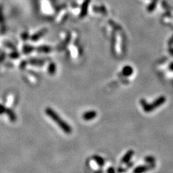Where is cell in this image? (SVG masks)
<instances>
[{"mask_svg": "<svg viewBox=\"0 0 173 173\" xmlns=\"http://www.w3.org/2000/svg\"><path fill=\"white\" fill-rule=\"evenodd\" d=\"M46 113L49 117L52 119L53 121L57 124L58 126H60V128L64 132L68 134L72 132V128L70 125H69L65 121L62 120V119L58 115V113L53 110L51 108H46Z\"/></svg>", "mask_w": 173, "mask_h": 173, "instance_id": "obj_1", "label": "cell"}, {"mask_svg": "<svg viewBox=\"0 0 173 173\" xmlns=\"http://www.w3.org/2000/svg\"><path fill=\"white\" fill-rule=\"evenodd\" d=\"M165 101H166V98H165L164 97H159L158 99L156 100L155 101H154L152 105L147 104L144 100H142L141 103L143 106L144 111L148 112H150V111H151V110H154V108L158 107H159V106H160L161 105L163 104V103L165 102Z\"/></svg>", "mask_w": 173, "mask_h": 173, "instance_id": "obj_2", "label": "cell"}, {"mask_svg": "<svg viewBox=\"0 0 173 173\" xmlns=\"http://www.w3.org/2000/svg\"><path fill=\"white\" fill-rule=\"evenodd\" d=\"M154 167H155V164L139 166L133 170V173H144L148 172L149 170L153 169Z\"/></svg>", "mask_w": 173, "mask_h": 173, "instance_id": "obj_3", "label": "cell"}, {"mask_svg": "<svg viewBox=\"0 0 173 173\" xmlns=\"http://www.w3.org/2000/svg\"><path fill=\"white\" fill-rule=\"evenodd\" d=\"M133 154H134V151L133 150V149H130V150H128L123 157L122 163H123V164L129 163L130 161V160L132 158Z\"/></svg>", "mask_w": 173, "mask_h": 173, "instance_id": "obj_4", "label": "cell"}, {"mask_svg": "<svg viewBox=\"0 0 173 173\" xmlns=\"http://www.w3.org/2000/svg\"><path fill=\"white\" fill-rule=\"evenodd\" d=\"M97 116V113L95 111H89L84 113L83 118L86 121H90Z\"/></svg>", "mask_w": 173, "mask_h": 173, "instance_id": "obj_5", "label": "cell"}, {"mask_svg": "<svg viewBox=\"0 0 173 173\" xmlns=\"http://www.w3.org/2000/svg\"><path fill=\"white\" fill-rule=\"evenodd\" d=\"M90 0H86L85 2L84 3L82 7V10H81V13H80V17H84L86 16L87 13V9H88V6L90 3Z\"/></svg>", "mask_w": 173, "mask_h": 173, "instance_id": "obj_6", "label": "cell"}, {"mask_svg": "<svg viewBox=\"0 0 173 173\" xmlns=\"http://www.w3.org/2000/svg\"><path fill=\"white\" fill-rule=\"evenodd\" d=\"M93 159H94V160L96 162V164L99 167H103L105 165V160L101 156L98 155H94L93 156Z\"/></svg>", "mask_w": 173, "mask_h": 173, "instance_id": "obj_7", "label": "cell"}, {"mask_svg": "<svg viewBox=\"0 0 173 173\" xmlns=\"http://www.w3.org/2000/svg\"><path fill=\"white\" fill-rule=\"evenodd\" d=\"M46 30H42L40 31L39 32H38L37 33H35V35H33L31 38H32V40H37L38 39H39L42 36L46 34Z\"/></svg>", "mask_w": 173, "mask_h": 173, "instance_id": "obj_8", "label": "cell"}, {"mask_svg": "<svg viewBox=\"0 0 173 173\" xmlns=\"http://www.w3.org/2000/svg\"><path fill=\"white\" fill-rule=\"evenodd\" d=\"M5 112L7 113V115L9 116L10 121H12V122H15V121H16V115H15L14 112H13L12 110L9 109V108H8V109L7 108L6 112Z\"/></svg>", "mask_w": 173, "mask_h": 173, "instance_id": "obj_9", "label": "cell"}, {"mask_svg": "<svg viewBox=\"0 0 173 173\" xmlns=\"http://www.w3.org/2000/svg\"><path fill=\"white\" fill-rule=\"evenodd\" d=\"M123 73L126 76H130L133 73V69L130 66H126L123 69Z\"/></svg>", "mask_w": 173, "mask_h": 173, "instance_id": "obj_10", "label": "cell"}, {"mask_svg": "<svg viewBox=\"0 0 173 173\" xmlns=\"http://www.w3.org/2000/svg\"><path fill=\"white\" fill-rule=\"evenodd\" d=\"M144 160L148 164H154L155 162V158L153 156H147L144 158Z\"/></svg>", "mask_w": 173, "mask_h": 173, "instance_id": "obj_11", "label": "cell"}, {"mask_svg": "<svg viewBox=\"0 0 173 173\" xmlns=\"http://www.w3.org/2000/svg\"><path fill=\"white\" fill-rule=\"evenodd\" d=\"M38 50L40 51V52H44V53H48L51 50V49L49 46H40L38 48Z\"/></svg>", "mask_w": 173, "mask_h": 173, "instance_id": "obj_12", "label": "cell"}, {"mask_svg": "<svg viewBox=\"0 0 173 173\" xmlns=\"http://www.w3.org/2000/svg\"><path fill=\"white\" fill-rule=\"evenodd\" d=\"M56 71V66L55 64H51L48 67V72L50 74H53L55 73Z\"/></svg>", "mask_w": 173, "mask_h": 173, "instance_id": "obj_13", "label": "cell"}, {"mask_svg": "<svg viewBox=\"0 0 173 173\" xmlns=\"http://www.w3.org/2000/svg\"><path fill=\"white\" fill-rule=\"evenodd\" d=\"M156 3H157V1H154L153 3H151L149 5V7H148V10H149V12L153 11V10L154 9H155Z\"/></svg>", "mask_w": 173, "mask_h": 173, "instance_id": "obj_14", "label": "cell"}, {"mask_svg": "<svg viewBox=\"0 0 173 173\" xmlns=\"http://www.w3.org/2000/svg\"><path fill=\"white\" fill-rule=\"evenodd\" d=\"M30 62L32 64H35V65H42L43 64H44L42 60H30Z\"/></svg>", "mask_w": 173, "mask_h": 173, "instance_id": "obj_15", "label": "cell"}, {"mask_svg": "<svg viewBox=\"0 0 173 173\" xmlns=\"http://www.w3.org/2000/svg\"><path fill=\"white\" fill-rule=\"evenodd\" d=\"M33 50V47L32 46H25L24 49H23V51L25 53H29L30 51H32Z\"/></svg>", "mask_w": 173, "mask_h": 173, "instance_id": "obj_16", "label": "cell"}, {"mask_svg": "<svg viewBox=\"0 0 173 173\" xmlns=\"http://www.w3.org/2000/svg\"><path fill=\"white\" fill-rule=\"evenodd\" d=\"M7 108L5 107V106L0 105V115H1L2 113H3L4 112H6Z\"/></svg>", "mask_w": 173, "mask_h": 173, "instance_id": "obj_17", "label": "cell"}, {"mask_svg": "<svg viewBox=\"0 0 173 173\" xmlns=\"http://www.w3.org/2000/svg\"><path fill=\"white\" fill-rule=\"evenodd\" d=\"M107 172L108 173H115V169H113V167H109V168L108 169Z\"/></svg>", "mask_w": 173, "mask_h": 173, "instance_id": "obj_18", "label": "cell"}, {"mask_svg": "<svg viewBox=\"0 0 173 173\" xmlns=\"http://www.w3.org/2000/svg\"><path fill=\"white\" fill-rule=\"evenodd\" d=\"M171 69H172V70H173V64H172V66H171Z\"/></svg>", "mask_w": 173, "mask_h": 173, "instance_id": "obj_19", "label": "cell"}]
</instances>
